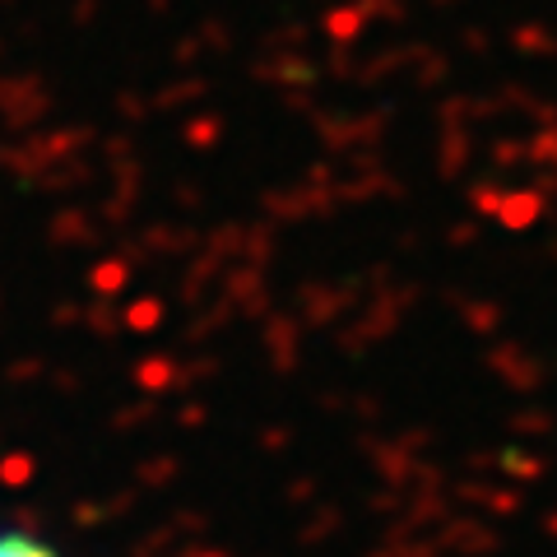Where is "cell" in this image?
Segmentation results:
<instances>
[{
    "instance_id": "cell-1",
    "label": "cell",
    "mask_w": 557,
    "mask_h": 557,
    "mask_svg": "<svg viewBox=\"0 0 557 557\" xmlns=\"http://www.w3.org/2000/svg\"><path fill=\"white\" fill-rule=\"evenodd\" d=\"M0 557H70V553L33 520H0Z\"/></svg>"
}]
</instances>
